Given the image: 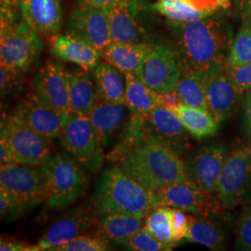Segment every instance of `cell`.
Here are the masks:
<instances>
[{
  "label": "cell",
  "instance_id": "28",
  "mask_svg": "<svg viewBox=\"0 0 251 251\" xmlns=\"http://www.w3.org/2000/svg\"><path fill=\"white\" fill-rule=\"evenodd\" d=\"M125 76V104L135 117L146 116L153 108L160 106L159 94L146 86L135 74Z\"/></svg>",
  "mask_w": 251,
  "mask_h": 251
},
{
  "label": "cell",
  "instance_id": "29",
  "mask_svg": "<svg viewBox=\"0 0 251 251\" xmlns=\"http://www.w3.org/2000/svg\"><path fill=\"white\" fill-rule=\"evenodd\" d=\"M99 100L125 104V76L107 62H100L92 70Z\"/></svg>",
  "mask_w": 251,
  "mask_h": 251
},
{
  "label": "cell",
  "instance_id": "46",
  "mask_svg": "<svg viewBox=\"0 0 251 251\" xmlns=\"http://www.w3.org/2000/svg\"><path fill=\"white\" fill-rule=\"evenodd\" d=\"M14 215V209L13 205L10 202L8 197L0 191V220L6 218L7 216Z\"/></svg>",
  "mask_w": 251,
  "mask_h": 251
},
{
  "label": "cell",
  "instance_id": "8",
  "mask_svg": "<svg viewBox=\"0 0 251 251\" xmlns=\"http://www.w3.org/2000/svg\"><path fill=\"white\" fill-rule=\"evenodd\" d=\"M251 185V144H240L228 152L216 186L219 203L227 209L238 206Z\"/></svg>",
  "mask_w": 251,
  "mask_h": 251
},
{
  "label": "cell",
  "instance_id": "33",
  "mask_svg": "<svg viewBox=\"0 0 251 251\" xmlns=\"http://www.w3.org/2000/svg\"><path fill=\"white\" fill-rule=\"evenodd\" d=\"M170 209L171 207L165 206H156L145 218V228L161 242L176 247L171 235L170 226Z\"/></svg>",
  "mask_w": 251,
  "mask_h": 251
},
{
  "label": "cell",
  "instance_id": "41",
  "mask_svg": "<svg viewBox=\"0 0 251 251\" xmlns=\"http://www.w3.org/2000/svg\"><path fill=\"white\" fill-rule=\"evenodd\" d=\"M243 129L251 143V90L246 92L243 105Z\"/></svg>",
  "mask_w": 251,
  "mask_h": 251
},
{
  "label": "cell",
  "instance_id": "34",
  "mask_svg": "<svg viewBox=\"0 0 251 251\" xmlns=\"http://www.w3.org/2000/svg\"><path fill=\"white\" fill-rule=\"evenodd\" d=\"M114 250V245L100 233L79 234L56 251H106Z\"/></svg>",
  "mask_w": 251,
  "mask_h": 251
},
{
  "label": "cell",
  "instance_id": "27",
  "mask_svg": "<svg viewBox=\"0 0 251 251\" xmlns=\"http://www.w3.org/2000/svg\"><path fill=\"white\" fill-rule=\"evenodd\" d=\"M212 214L195 217L186 239L190 242L202 244L211 251H225L228 241L227 233L224 225Z\"/></svg>",
  "mask_w": 251,
  "mask_h": 251
},
{
  "label": "cell",
  "instance_id": "10",
  "mask_svg": "<svg viewBox=\"0 0 251 251\" xmlns=\"http://www.w3.org/2000/svg\"><path fill=\"white\" fill-rule=\"evenodd\" d=\"M0 134L5 138L16 163L40 167L50 154V142L36 133L14 113Z\"/></svg>",
  "mask_w": 251,
  "mask_h": 251
},
{
  "label": "cell",
  "instance_id": "2",
  "mask_svg": "<svg viewBox=\"0 0 251 251\" xmlns=\"http://www.w3.org/2000/svg\"><path fill=\"white\" fill-rule=\"evenodd\" d=\"M183 71L206 75L225 69L231 46L230 31L217 14L192 23L171 22Z\"/></svg>",
  "mask_w": 251,
  "mask_h": 251
},
{
  "label": "cell",
  "instance_id": "20",
  "mask_svg": "<svg viewBox=\"0 0 251 251\" xmlns=\"http://www.w3.org/2000/svg\"><path fill=\"white\" fill-rule=\"evenodd\" d=\"M231 0H157L152 8L175 23H192L228 9Z\"/></svg>",
  "mask_w": 251,
  "mask_h": 251
},
{
  "label": "cell",
  "instance_id": "17",
  "mask_svg": "<svg viewBox=\"0 0 251 251\" xmlns=\"http://www.w3.org/2000/svg\"><path fill=\"white\" fill-rule=\"evenodd\" d=\"M96 216L92 204L78 206L54 223L36 245L40 251H56L58 248L86 232L93 224Z\"/></svg>",
  "mask_w": 251,
  "mask_h": 251
},
{
  "label": "cell",
  "instance_id": "35",
  "mask_svg": "<svg viewBox=\"0 0 251 251\" xmlns=\"http://www.w3.org/2000/svg\"><path fill=\"white\" fill-rule=\"evenodd\" d=\"M121 247L126 251H171L174 248L157 240L145 227L133 234Z\"/></svg>",
  "mask_w": 251,
  "mask_h": 251
},
{
  "label": "cell",
  "instance_id": "13",
  "mask_svg": "<svg viewBox=\"0 0 251 251\" xmlns=\"http://www.w3.org/2000/svg\"><path fill=\"white\" fill-rule=\"evenodd\" d=\"M88 117L104 150L122 140L131 123L132 113L124 103L99 100Z\"/></svg>",
  "mask_w": 251,
  "mask_h": 251
},
{
  "label": "cell",
  "instance_id": "36",
  "mask_svg": "<svg viewBox=\"0 0 251 251\" xmlns=\"http://www.w3.org/2000/svg\"><path fill=\"white\" fill-rule=\"evenodd\" d=\"M195 220V217L187 214L182 210L171 208L170 209V226L171 235L177 245L187 236L190 227Z\"/></svg>",
  "mask_w": 251,
  "mask_h": 251
},
{
  "label": "cell",
  "instance_id": "26",
  "mask_svg": "<svg viewBox=\"0 0 251 251\" xmlns=\"http://www.w3.org/2000/svg\"><path fill=\"white\" fill-rule=\"evenodd\" d=\"M152 44L140 43H117L111 42L101 53L105 62L117 68L123 75L135 74L144 57L151 50Z\"/></svg>",
  "mask_w": 251,
  "mask_h": 251
},
{
  "label": "cell",
  "instance_id": "21",
  "mask_svg": "<svg viewBox=\"0 0 251 251\" xmlns=\"http://www.w3.org/2000/svg\"><path fill=\"white\" fill-rule=\"evenodd\" d=\"M23 20L38 34L53 36L63 25L60 0H20Z\"/></svg>",
  "mask_w": 251,
  "mask_h": 251
},
{
  "label": "cell",
  "instance_id": "22",
  "mask_svg": "<svg viewBox=\"0 0 251 251\" xmlns=\"http://www.w3.org/2000/svg\"><path fill=\"white\" fill-rule=\"evenodd\" d=\"M134 0H123L108 8V22L112 42H144V31L137 20Z\"/></svg>",
  "mask_w": 251,
  "mask_h": 251
},
{
  "label": "cell",
  "instance_id": "30",
  "mask_svg": "<svg viewBox=\"0 0 251 251\" xmlns=\"http://www.w3.org/2000/svg\"><path fill=\"white\" fill-rule=\"evenodd\" d=\"M171 111L177 116L189 133L198 140L211 137L219 129L220 125L206 111L191 107L184 103H180Z\"/></svg>",
  "mask_w": 251,
  "mask_h": 251
},
{
  "label": "cell",
  "instance_id": "40",
  "mask_svg": "<svg viewBox=\"0 0 251 251\" xmlns=\"http://www.w3.org/2000/svg\"><path fill=\"white\" fill-rule=\"evenodd\" d=\"M37 245H31L23 241L0 237V251H39Z\"/></svg>",
  "mask_w": 251,
  "mask_h": 251
},
{
  "label": "cell",
  "instance_id": "38",
  "mask_svg": "<svg viewBox=\"0 0 251 251\" xmlns=\"http://www.w3.org/2000/svg\"><path fill=\"white\" fill-rule=\"evenodd\" d=\"M236 249L251 251V206L244 208L236 227Z\"/></svg>",
  "mask_w": 251,
  "mask_h": 251
},
{
  "label": "cell",
  "instance_id": "37",
  "mask_svg": "<svg viewBox=\"0 0 251 251\" xmlns=\"http://www.w3.org/2000/svg\"><path fill=\"white\" fill-rule=\"evenodd\" d=\"M22 75L0 64V99L15 94L22 90Z\"/></svg>",
  "mask_w": 251,
  "mask_h": 251
},
{
  "label": "cell",
  "instance_id": "9",
  "mask_svg": "<svg viewBox=\"0 0 251 251\" xmlns=\"http://www.w3.org/2000/svg\"><path fill=\"white\" fill-rule=\"evenodd\" d=\"M183 67L176 48L159 42L152 45L135 75L158 94L174 90Z\"/></svg>",
  "mask_w": 251,
  "mask_h": 251
},
{
  "label": "cell",
  "instance_id": "42",
  "mask_svg": "<svg viewBox=\"0 0 251 251\" xmlns=\"http://www.w3.org/2000/svg\"><path fill=\"white\" fill-rule=\"evenodd\" d=\"M20 0H0V18H18Z\"/></svg>",
  "mask_w": 251,
  "mask_h": 251
},
{
  "label": "cell",
  "instance_id": "19",
  "mask_svg": "<svg viewBox=\"0 0 251 251\" xmlns=\"http://www.w3.org/2000/svg\"><path fill=\"white\" fill-rule=\"evenodd\" d=\"M241 96L242 94L235 89L225 69L207 76V110L219 125L224 124L235 113Z\"/></svg>",
  "mask_w": 251,
  "mask_h": 251
},
{
  "label": "cell",
  "instance_id": "48",
  "mask_svg": "<svg viewBox=\"0 0 251 251\" xmlns=\"http://www.w3.org/2000/svg\"><path fill=\"white\" fill-rule=\"evenodd\" d=\"M243 18H251V0H244Z\"/></svg>",
  "mask_w": 251,
  "mask_h": 251
},
{
  "label": "cell",
  "instance_id": "43",
  "mask_svg": "<svg viewBox=\"0 0 251 251\" xmlns=\"http://www.w3.org/2000/svg\"><path fill=\"white\" fill-rule=\"evenodd\" d=\"M159 100H160V106L167 108L169 110H172L173 108L182 103L181 100L179 98V94L175 89L164 92V93H160Z\"/></svg>",
  "mask_w": 251,
  "mask_h": 251
},
{
  "label": "cell",
  "instance_id": "16",
  "mask_svg": "<svg viewBox=\"0 0 251 251\" xmlns=\"http://www.w3.org/2000/svg\"><path fill=\"white\" fill-rule=\"evenodd\" d=\"M159 206H169L197 216L208 215L215 211L212 196H207L187 179L154 191Z\"/></svg>",
  "mask_w": 251,
  "mask_h": 251
},
{
  "label": "cell",
  "instance_id": "25",
  "mask_svg": "<svg viewBox=\"0 0 251 251\" xmlns=\"http://www.w3.org/2000/svg\"><path fill=\"white\" fill-rule=\"evenodd\" d=\"M144 226V217L111 212L100 215L98 220V233L107 238L114 246H122Z\"/></svg>",
  "mask_w": 251,
  "mask_h": 251
},
{
  "label": "cell",
  "instance_id": "5",
  "mask_svg": "<svg viewBox=\"0 0 251 251\" xmlns=\"http://www.w3.org/2000/svg\"><path fill=\"white\" fill-rule=\"evenodd\" d=\"M43 50L38 33L18 18H0V64L13 71L27 72Z\"/></svg>",
  "mask_w": 251,
  "mask_h": 251
},
{
  "label": "cell",
  "instance_id": "32",
  "mask_svg": "<svg viewBox=\"0 0 251 251\" xmlns=\"http://www.w3.org/2000/svg\"><path fill=\"white\" fill-rule=\"evenodd\" d=\"M251 63V18H244L231 43L225 68H233Z\"/></svg>",
  "mask_w": 251,
  "mask_h": 251
},
{
  "label": "cell",
  "instance_id": "11",
  "mask_svg": "<svg viewBox=\"0 0 251 251\" xmlns=\"http://www.w3.org/2000/svg\"><path fill=\"white\" fill-rule=\"evenodd\" d=\"M13 113L50 142L60 137L70 115L51 107L36 93L29 94L23 100Z\"/></svg>",
  "mask_w": 251,
  "mask_h": 251
},
{
  "label": "cell",
  "instance_id": "12",
  "mask_svg": "<svg viewBox=\"0 0 251 251\" xmlns=\"http://www.w3.org/2000/svg\"><path fill=\"white\" fill-rule=\"evenodd\" d=\"M140 118L145 134L151 136L179 156L187 151L190 146L189 131L172 111L157 106Z\"/></svg>",
  "mask_w": 251,
  "mask_h": 251
},
{
  "label": "cell",
  "instance_id": "47",
  "mask_svg": "<svg viewBox=\"0 0 251 251\" xmlns=\"http://www.w3.org/2000/svg\"><path fill=\"white\" fill-rule=\"evenodd\" d=\"M10 116L11 114H9L8 106L2 100H0V132L8 123Z\"/></svg>",
  "mask_w": 251,
  "mask_h": 251
},
{
  "label": "cell",
  "instance_id": "23",
  "mask_svg": "<svg viewBox=\"0 0 251 251\" xmlns=\"http://www.w3.org/2000/svg\"><path fill=\"white\" fill-rule=\"evenodd\" d=\"M50 50L57 59L75 63L86 71L93 70L101 58V54L95 48L69 34L53 35Z\"/></svg>",
  "mask_w": 251,
  "mask_h": 251
},
{
  "label": "cell",
  "instance_id": "39",
  "mask_svg": "<svg viewBox=\"0 0 251 251\" xmlns=\"http://www.w3.org/2000/svg\"><path fill=\"white\" fill-rule=\"evenodd\" d=\"M225 71L235 89L241 94L251 90V63L226 69Z\"/></svg>",
  "mask_w": 251,
  "mask_h": 251
},
{
  "label": "cell",
  "instance_id": "4",
  "mask_svg": "<svg viewBox=\"0 0 251 251\" xmlns=\"http://www.w3.org/2000/svg\"><path fill=\"white\" fill-rule=\"evenodd\" d=\"M39 168L45 179V202L50 209L72 205L88 189L85 169L66 152L50 153Z\"/></svg>",
  "mask_w": 251,
  "mask_h": 251
},
{
  "label": "cell",
  "instance_id": "6",
  "mask_svg": "<svg viewBox=\"0 0 251 251\" xmlns=\"http://www.w3.org/2000/svg\"><path fill=\"white\" fill-rule=\"evenodd\" d=\"M0 191L13 205V217L23 215L46 201V184L40 168L12 163L0 170Z\"/></svg>",
  "mask_w": 251,
  "mask_h": 251
},
{
  "label": "cell",
  "instance_id": "15",
  "mask_svg": "<svg viewBox=\"0 0 251 251\" xmlns=\"http://www.w3.org/2000/svg\"><path fill=\"white\" fill-rule=\"evenodd\" d=\"M67 34L87 42L102 53L112 42L107 9L79 7L74 9L68 20Z\"/></svg>",
  "mask_w": 251,
  "mask_h": 251
},
{
  "label": "cell",
  "instance_id": "45",
  "mask_svg": "<svg viewBox=\"0 0 251 251\" xmlns=\"http://www.w3.org/2000/svg\"><path fill=\"white\" fill-rule=\"evenodd\" d=\"M15 163L5 138L0 134V170L9 164Z\"/></svg>",
  "mask_w": 251,
  "mask_h": 251
},
{
  "label": "cell",
  "instance_id": "1",
  "mask_svg": "<svg viewBox=\"0 0 251 251\" xmlns=\"http://www.w3.org/2000/svg\"><path fill=\"white\" fill-rule=\"evenodd\" d=\"M108 160L152 192L188 179L179 155L145 134L141 118L134 116L125 136L109 152Z\"/></svg>",
  "mask_w": 251,
  "mask_h": 251
},
{
  "label": "cell",
  "instance_id": "31",
  "mask_svg": "<svg viewBox=\"0 0 251 251\" xmlns=\"http://www.w3.org/2000/svg\"><path fill=\"white\" fill-rule=\"evenodd\" d=\"M206 79L207 75L202 73L184 70L175 88L182 103L208 112L206 104Z\"/></svg>",
  "mask_w": 251,
  "mask_h": 251
},
{
  "label": "cell",
  "instance_id": "7",
  "mask_svg": "<svg viewBox=\"0 0 251 251\" xmlns=\"http://www.w3.org/2000/svg\"><path fill=\"white\" fill-rule=\"evenodd\" d=\"M60 140L64 152L85 170L96 172L102 167L103 148L88 116L70 113Z\"/></svg>",
  "mask_w": 251,
  "mask_h": 251
},
{
  "label": "cell",
  "instance_id": "24",
  "mask_svg": "<svg viewBox=\"0 0 251 251\" xmlns=\"http://www.w3.org/2000/svg\"><path fill=\"white\" fill-rule=\"evenodd\" d=\"M70 113L88 116L99 100L95 82L89 71L66 70Z\"/></svg>",
  "mask_w": 251,
  "mask_h": 251
},
{
  "label": "cell",
  "instance_id": "18",
  "mask_svg": "<svg viewBox=\"0 0 251 251\" xmlns=\"http://www.w3.org/2000/svg\"><path fill=\"white\" fill-rule=\"evenodd\" d=\"M33 87L36 95L51 107L70 113L66 70L60 62L47 61L36 73Z\"/></svg>",
  "mask_w": 251,
  "mask_h": 251
},
{
  "label": "cell",
  "instance_id": "44",
  "mask_svg": "<svg viewBox=\"0 0 251 251\" xmlns=\"http://www.w3.org/2000/svg\"><path fill=\"white\" fill-rule=\"evenodd\" d=\"M123 0H76L79 7L108 9Z\"/></svg>",
  "mask_w": 251,
  "mask_h": 251
},
{
  "label": "cell",
  "instance_id": "3",
  "mask_svg": "<svg viewBox=\"0 0 251 251\" xmlns=\"http://www.w3.org/2000/svg\"><path fill=\"white\" fill-rule=\"evenodd\" d=\"M97 215L119 212L146 218L159 206L155 193L145 188L114 164L100 174L92 195Z\"/></svg>",
  "mask_w": 251,
  "mask_h": 251
},
{
  "label": "cell",
  "instance_id": "14",
  "mask_svg": "<svg viewBox=\"0 0 251 251\" xmlns=\"http://www.w3.org/2000/svg\"><path fill=\"white\" fill-rule=\"evenodd\" d=\"M228 149L224 144H210L194 153L185 165L187 178L207 196H216V186Z\"/></svg>",
  "mask_w": 251,
  "mask_h": 251
}]
</instances>
